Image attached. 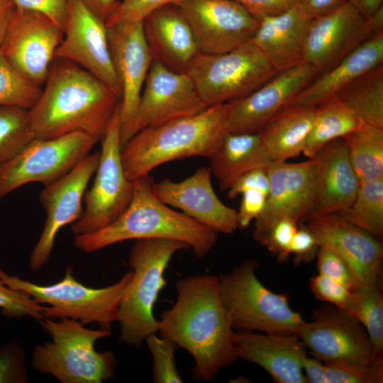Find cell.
I'll list each match as a JSON object with an SVG mask.
<instances>
[{"mask_svg": "<svg viewBox=\"0 0 383 383\" xmlns=\"http://www.w3.org/2000/svg\"><path fill=\"white\" fill-rule=\"evenodd\" d=\"M176 288L177 301L162 312L158 332L192 356L199 379L213 381L238 359L236 332L221 299L218 278L212 274L182 278Z\"/></svg>", "mask_w": 383, "mask_h": 383, "instance_id": "obj_1", "label": "cell"}, {"mask_svg": "<svg viewBox=\"0 0 383 383\" xmlns=\"http://www.w3.org/2000/svg\"><path fill=\"white\" fill-rule=\"evenodd\" d=\"M41 94L28 109L35 138L49 139L82 131L101 140L120 98L78 65L52 61Z\"/></svg>", "mask_w": 383, "mask_h": 383, "instance_id": "obj_2", "label": "cell"}, {"mask_svg": "<svg viewBox=\"0 0 383 383\" xmlns=\"http://www.w3.org/2000/svg\"><path fill=\"white\" fill-rule=\"evenodd\" d=\"M133 182V196L125 211L106 227L75 235L74 243L78 250L91 252L128 240L164 238L187 244L200 259L211 251L218 233L161 201L154 192L150 174Z\"/></svg>", "mask_w": 383, "mask_h": 383, "instance_id": "obj_3", "label": "cell"}, {"mask_svg": "<svg viewBox=\"0 0 383 383\" xmlns=\"http://www.w3.org/2000/svg\"><path fill=\"white\" fill-rule=\"evenodd\" d=\"M227 115V103L221 104L140 131L121 148L126 175L133 181L167 162L195 156L209 158L229 133Z\"/></svg>", "mask_w": 383, "mask_h": 383, "instance_id": "obj_4", "label": "cell"}, {"mask_svg": "<svg viewBox=\"0 0 383 383\" xmlns=\"http://www.w3.org/2000/svg\"><path fill=\"white\" fill-rule=\"evenodd\" d=\"M39 322L52 340L34 348L32 365L36 370L62 383H101L113 378V353L95 349L99 340L111 335L109 330L89 329L70 318H43Z\"/></svg>", "mask_w": 383, "mask_h": 383, "instance_id": "obj_5", "label": "cell"}, {"mask_svg": "<svg viewBox=\"0 0 383 383\" xmlns=\"http://www.w3.org/2000/svg\"><path fill=\"white\" fill-rule=\"evenodd\" d=\"M189 249L187 244L176 240H136L128 258L133 277L118 310L121 341L140 347L148 336L158 332L153 308L167 284L165 270L176 252Z\"/></svg>", "mask_w": 383, "mask_h": 383, "instance_id": "obj_6", "label": "cell"}, {"mask_svg": "<svg viewBox=\"0 0 383 383\" xmlns=\"http://www.w3.org/2000/svg\"><path fill=\"white\" fill-rule=\"evenodd\" d=\"M133 277L130 270L116 283L102 288L86 287L75 279L72 267L62 279L50 285H39L6 273L0 267V280L7 287L23 292L39 304H47L45 318H70L84 325L96 323L109 330L117 321L120 304Z\"/></svg>", "mask_w": 383, "mask_h": 383, "instance_id": "obj_7", "label": "cell"}, {"mask_svg": "<svg viewBox=\"0 0 383 383\" xmlns=\"http://www.w3.org/2000/svg\"><path fill=\"white\" fill-rule=\"evenodd\" d=\"M257 268L256 261L246 260L218 277L221 299L233 328L296 335L304 321L301 315L291 308L287 294L263 285Z\"/></svg>", "mask_w": 383, "mask_h": 383, "instance_id": "obj_8", "label": "cell"}, {"mask_svg": "<svg viewBox=\"0 0 383 383\" xmlns=\"http://www.w3.org/2000/svg\"><path fill=\"white\" fill-rule=\"evenodd\" d=\"M277 72L250 40L221 54L200 52L186 71L208 106L243 97Z\"/></svg>", "mask_w": 383, "mask_h": 383, "instance_id": "obj_9", "label": "cell"}, {"mask_svg": "<svg viewBox=\"0 0 383 383\" xmlns=\"http://www.w3.org/2000/svg\"><path fill=\"white\" fill-rule=\"evenodd\" d=\"M120 103L101 140L99 165L91 187L84 196L85 206L80 218L71 225L75 235L96 232L113 222L128 207L133 182L126 175L121 152Z\"/></svg>", "mask_w": 383, "mask_h": 383, "instance_id": "obj_10", "label": "cell"}, {"mask_svg": "<svg viewBox=\"0 0 383 383\" xmlns=\"http://www.w3.org/2000/svg\"><path fill=\"white\" fill-rule=\"evenodd\" d=\"M99 141L82 131L49 139L35 138L0 166V201L30 182L48 185L72 170Z\"/></svg>", "mask_w": 383, "mask_h": 383, "instance_id": "obj_11", "label": "cell"}, {"mask_svg": "<svg viewBox=\"0 0 383 383\" xmlns=\"http://www.w3.org/2000/svg\"><path fill=\"white\" fill-rule=\"evenodd\" d=\"M63 36V30L46 15L16 9L0 48L17 72L41 87Z\"/></svg>", "mask_w": 383, "mask_h": 383, "instance_id": "obj_12", "label": "cell"}, {"mask_svg": "<svg viewBox=\"0 0 383 383\" xmlns=\"http://www.w3.org/2000/svg\"><path fill=\"white\" fill-rule=\"evenodd\" d=\"M296 335L324 363L366 365L383 360L374 358L361 323L335 306L317 309L311 321L303 322Z\"/></svg>", "mask_w": 383, "mask_h": 383, "instance_id": "obj_13", "label": "cell"}, {"mask_svg": "<svg viewBox=\"0 0 383 383\" xmlns=\"http://www.w3.org/2000/svg\"><path fill=\"white\" fill-rule=\"evenodd\" d=\"M99 158L100 152L89 154L68 173L44 186L40 192L39 200L45 211L46 218L30 256V268L33 272L48 261L59 231L82 216V199L96 170Z\"/></svg>", "mask_w": 383, "mask_h": 383, "instance_id": "obj_14", "label": "cell"}, {"mask_svg": "<svg viewBox=\"0 0 383 383\" xmlns=\"http://www.w3.org/2000/svg\"><path fill=\"white\" fill-rule=\"evenodd\" d=\"M318 74L314 67L303 62L277 72L249 94L227 102L229 133H259Z\"/></svg>", "mask_w": 383, "mask_h": 383, "instance_id": "obj_15", "label": "cell"}, {"mask_svg": "<svg viewBox=\"0 0 383 383\" xmlns=\"http://www.w3.org/2000/svg\"><path fill=\"white\" fill-rule=\"evenodd\" d=\"M144 84L129 140L145 128L194 116L209 107L187 73L172 71L157 60H152Z\"/></svg>", "mask_w": 383, "mask_h": 383, "instance_id": "obj_16", "label": "cell"}, {"mask_svg": "<svg viewBox=\"0 0 383 383\" xmlns=\"http://www.w3.org/2000/svg\"><path fill=\"white\" fill-rule=\"evenodd\" d=\"M178 7L201 53L221 54L250 41L260 22L233 0H183Z\"/></svg>", "mask_w": 383, "mask_h": 383, "instance_id": "obj_17", "label": "cell"}, {"mask_svg": "<svg viewBox=\"0 0 383 383\" xmlns=\"http://www.w3.org/2000/svg\"><path fill=\"white\" fill-rule=\"evenodd\" d=\"M67 1L64 36L55 58L70 60L91 72L121 100V87L111 60L106 23L82 0Z\"/></svg>", "mask_w": 383, "mask_h": 383, "instance_id": "obj_18", "label": "cell"}, {"mask_svg": "<svg viewBox=\"0 0 383 383\" xmlns=\"http://www.w3.org/2000/svg\"><path fill=\"white\" fill-rule=\"evenodd\" d=\"M112 63L121 87L120 126L121 148L129 140L141 91L152 62L143 21L122 22L107 26Z\"/></svg>", "mask_w": 383, "mask_h": 383, "instance_id": "obj_19", "label": "cell"}, {"mask_svg": "<svg viewBox=\"0 0 383 383\" xmlns=\"http://www.w3.org/2000/svg\"><path fill=\"white\" fill-rule=\"evenodd\" d=\"M267 171L270 189L265 209L255 220V240L282 218L297 223L308 218L316 196L318 163L315 157L298 163L272 162Z\"/></svg>", "mask_w": 383, "mask_h": 383, "instance_id": "obj_20", "label": "cell"}, {"mask_svg": "<svg viewBox=\"0 0 383 383\" xmlns=\"http://www.w3.org/2000/svg\"><path fill=\"white\" fill-rule=\"evenodd\" d=\"M377 34L370 19L347 2L328 14L312 19L303 61L314 67L319 74L326 72Z\"/></svg>", "mask_w": 383, "mask_h": 383, "instance_id": "obj_21", "label": "cell"}, {"mask_svg": "<svg viewBox=\"0 0 383 383\" xmlns=\"http://www.w3.org/2000/svg\"><path fill=\"white\" fill-rule=\"evenodd\" d=\"M306 226L320 245L334 251L347 263L358 285L381 284L383 246L379 239L335 213L309 216Z\"/></svg>", "mask_w": 383, "mask_h": 383, "instance_id": "obj_22", "label": "cell"}, {"mask_svg": "<svg viewBox=\"0 0 383 383\" xmlns=\"http://www.w3.org/2000/svg\"><path fill=\"white\" fill-rule=\"evenodd\" d=\"M210 167H201L180 182L164 179L153 184L156 196L165 204L219 233L232 234L239 228L238 211L225 205L211 184Z\"/></svg>", "mask_w": 383, "mask_h": 383, "instance_id": "obj_23", "label": "cell"}, {"mask_svg": "<svg viewBox=\"0 0 383 383\" xmlns=\"http://www.w3.org/2000/svg\"><path fill=\"white\" fill-rule=\"evenodd\" d=\"M238 358L262 367L278 383H306L302 362L305 346L294 334L235 333Z\"/></svg>", "mask_w": 383, "mask_h": 383, "instance_id": "obj_24", "label": "cell"}, {"mask_svg": "<svg viewBox=\"0 0 383 383\" xmlns=\"http://www.w3.org/2000/svg\"><path fill=\"white\" fill-rule=\"evenodd\" d=\"M152 60L168 69L184 72L200 53L189 23L177 5L160 7L143 21Z\"/></svg>", "mask_w": 383, "mask_h": 383, "instance_id": "obj_25", "label": "cell"}, {"mask_svg": "<svg viewBox=\"0 0 383 383\" xmlns=\"http://www.w3.org/2000/svg\"><path fill=\"white\" fill-rule=\"evenodd\" d=\"M318 163L316 200L311 216L338 213L354 201L360 181L343 138L333 140L314 157Z\"/></svg>", "mask_w": 383, "mask_h": 383, "instance_id": "obj_26", "label": "cell"}, {"mask_svg": "<svg viewBox=\"0 0 383 383\" xmlns=\"http://www.w3.org/2000/svg\"><path fill=\"white\" fill-rule=\"evenodd\" d=\"M312 19L296 4L283 13L260 19L250 41L277 72L290 68L304 62Z\"/></svg>", "mask_w": 383, "mask_h": 383, "instance_id": "obj_27", "label": "cell"}, {"mask_svg": "<svg viewBox=\"0 0 383 383\" xmlns=\"http://www.w3.org/2000/svg\"><path fill=\"white\" fill-rule=\"evenodd\" d=\"M382 64L383 32L361 43L328 71L319 74L291 105L316 108L335 98L356 78Z\"/></svg>", "mask_w": 383, "mask_h": 383, "instance_id": "obj_28", "label": "cell"}, {"mask_svg": "<svg viewBox=\"0 0 383 383\" xmlns=\"http://www.w3.org/2000/svg\"><path fill=\"white\" fill-rule=\"evenodd\" d=\"M209 160L211 173L222 191L228 190L245 172L267 168L272 162L260 133H228Z\"/></svg>", "mask_w": 383, "mask_h": 383, "instance_id": "obj_29", "label": "cell"}, {"mask_svg": "<svg viewBox=\"0 0 383 383\" xmlns=\"http://www.w3.org/2000/svg\"><path fill=\"white\" fill-rule=\"evenodd\" d=\"M316 108L292 104L272 118L259 132L272 162H284L304 150Z\"/></svg>", "mask_w": 383, "mask_h": 383, "instance_id": "obj_30", "label": "cell"}, {"mask_svg": "<svg viewBox=\"0 0 383 383\" xmlns=\"http://www.w3.org/2000/svg\"><path fill=\"white\" fill-rule=\"evenodd\" d=\"M362 123L341 101L333 98L316 107L303 153L313 158L331 141L342 138Z\"/></svg>", "mask_w": 383, "mask_h": 383, "instance_id": "obj_31", "label": "cell"}, {"mask_svg": "<svg viewBox=\"0 0 383 383\" xmlns=\"http://www.w3.org/2000/svg\"><path fill=\"white\" fill-rule=\"evenodd\" d=\"M335 98L363 123L383 129V64L356 78Z\"/></svg>", "mask_w": 383, "mask_h": 383, "instance_id": "obj_32", "label": "cell"}, {"mask_svg": "<svg viewBox=\"0 0 383 383\" xmlns=\"http://www.w3.org/2000/svg\"><path fill=\"white\" fill-rule=\"evenodd\" d=\"M360 183L383 178V129L365 123L344 136Z\"/></svg>", "mask_w": 383, "mask_h": 383, "instance_id": "obj_33", "label": "cell"}, {"mask_svg": "<svg viewBox=\"0 0 383 383\" xmlns=\"http://www.w3.org/2000/svg\"><path fill=\"white\" fill-rule=\"evenodd\" d=\"M378 239L383 236V178L360 183L353 203L335 213Z\"/></svg>", "mask_w": 383, "mask_h": 383, "instance_id": "obj_34", "label": "cell"}, {"mask_svg": "<svg viewBox=\"0 0 383 383\" xmlns=\"http://www.w3.org/2000/svg\"><path fill=\"white\" fill-rule=\"evenodd\" d=\"M380 285L359 284L353 291L357 299L354 316L365 328L377 360L383 359V296Z\"/></svg>", "mask_w": 383, "mask_h": 383, "instance_id": "obj_35", "label": "cell"}, {"mask_svg": "<svg viewBox=\"0 0 383 383\" xmlns=\"http://www.w3.org/2000/svg\"><path fill=\"white\" fill-rule=\"evenodd\" d=\"M28 109L14 105H0V166L35 139Z\"/></svg>", "mask_w": 383, "mask_h": 383, "instance_id": "obj_36", "label": "cell"}, {"mask_svg": "<svg viewBox=\"0 0 383 383\" xmlns=\"http://www.w3.org/2000/svg\"><path fill=\"white\" fill-rule=\"evenodd\" d=\"M41 91V87L28 81L11 67L0 48V105H14L30 109Z\"/></svg>", "mask_w": 383, "mask_h": 383, "instance_id": "obj_37", "label": "cell"}, {"mask_svg": "<svg viewBox=\"0 0 383 383\" xmlns=\"http://www.w3.org/2000/svg\"><path fill=\"white\" fill-rule=\"evenodd\" d=\"M153 360V382H182L175 363L174 352L178 347L172 340L155 334L145 339Z\"/></svg>", "mask_w": 383, "mask_h": 383, "instance_id": "obj_38", "label": "cell"}, {"mask_svg": "<svg viewBox=\"0 0 383 383\" xmlns=\"http://www.w3.org/2000/svg\"><path fill=\"white\" fill-rule=\"evenodd\" d=\"M326 383H382L383 360L366 365L324 363Z\"/></svg>", "mask_w": 383, "mask_h": 383, "instance_id": "obj_39", "label": "cell"}, {"mask_svg": "<svg viewBox=\"0 0 383 383\" xmlns=\"http://www.w3.org/2000/svg\"><path fill=\"white\" fill-rule=\"evenodd\" d=\"M310 287L317 299L328 302L354 316L357 304L354 292L319 273L311 278Z\"/></svg>", "mask_w": 383, "mask_h": 383, "instance_id": "obj_40", "label": "cell"}, {"mask_svg": "<svg viewBox=\"0 0 383 383\" xmlns=\"http://www.w3.org/2000/svg\"><path fill=\"white\" fill-rule=\"evenodd\" d=\"M0 308L1 313L13 318L30 316L40 321L45 318L43 306L28 294L13 289L0 280Z\"/></svg>", "mask_w": 383, "mask_h": 383, "instance_id": "obj_41", "label": "cell"}, {"mask_svg": "<svg viewBox=\"0 0 383 383\" xmlns=\"http://www.w3.org/2000/svg\"><path fill=\"white\" fill-rule=\"evenodd\" d=\"M298 228V223L284 218L276 221L257 240L275 255L280 262L287 261L291 255V245Z\"/></svg>", "mask_w": 383, "mask_h": 383, "instance_id": "obj_42", "label": "cell"}, {"mask_svg": "<svg viewBox=\"0 0 383 383\" xmlns=\"http://www.w3.org/2000/svg\"><path fill=\"white\" fill-rule=\"evenodd\" d=\"M28 382L25 352L16 340L0 346V383Z\"/></svg>", "mask_w": 383, "mask_h": 383, "instance_id": "obj_43", "label": "cell"}, {"mask_svg": "<svg viewBox=\"0 0 383 383\" xmlns=\"http://www.w3.org/2000/svg\"><path fill=\"white\" fill-rule=\"evenodd\" d=\"M316 257L319 274L341 283L353 292L357 287V281L349 266L334 251L320 245Z\"/></svg>", "mask_w": 383, "mask_h": 383, "instance_id": "obj_44", "label": "cell"}, {"mask_svg": "<svg viewBox=\"0 0 383 383\" xmlns=\"http://www.w3.org/2000/svg\"><path fill=\"white\" fill-rule=\"evenodd\" d=\"M183 0H123L106 22L111 26L122 22L143 21L154 10L163 6L179 5Z\"/></svg>", "mask_w": 383, "mask_h": 383, "instance_id": "obj_45", "label": "cell"}, {"mask_svg": "<svg viewBox=\"0 0 383 383\" xmlns=\"http://www.w3.org/2000/svg\"><path fill=\"white\" fill-rule=\"evenodd\" d=\"M320 243L315 234L306 226H298L291 245V255L295 263L308 262L317 254Z\"/></svg>", "mask_w": 383, "mask_h": 383, "instance_id": "obj_46", "label": "cell"}, {"mask_svg": "<svg viewBox=\"0 0 383 383\" xmlns=\"http://www.w3.org/2000/svg\"><path fill=\"white\" fill-rule=\"evenodd\" d=\"M16 9L42 13L64 30L67 18V0H13Z\"/></svg>", "mask_w": 383, "mask_h": 383, "instance_id": "obj_47", "label": "cell"}, {"mask_svg": "<svg viewBox=\"0 0 383 383\" xmlns=\"http://www.w3.org/2000/svg\"><path fill=\"white\" fill-rule=\"evenodd\" d=\"M269 189L270 179L267 168H256L239 177L228 189L227 196L234 199L250 189L260 190L267 196Z\"/></svg>", "mask_w": 383, "mask_h": 383, "instance_id": "obj_48", "label": "cell"}, {"mask_svg": "<svg viewBox=\"0 0 383 383\" xmlns=\"http://www.w3.org/2000/svg\"><path fill=\"white\" fill-rule=\"evenodd\" d=\"M241 195L238 216L239 228H245L262 213L266 204L267 194L260 190L250 189Z\"/></svg>", "mask_w": 383, "mask_h": 383, "instance_id": "obj_49", "label": "cell"}, {"mask_svg": "<svg viewBox=\"0 0 383 383\" xmlns=\"http://www.w3.org/2000/svg\"><path fill=\"white\" fill-rule=\"evenodd\" d=\"M243 6L260 21L262 18L284 12L296 4L297 0H233Z\"/></svg>", "mask_w": 383, "mask_h": 383, "instance_id": "obj_50", "label": "cell"}, {"mask_svg": "<svg viewBox=\"0 0 383 383\" xmlns=\"http://www.w3.org/2000/svg\"><path fill=\"white\" fill-rule=\"evenodd\" d=\"M348 2V0H297L296 4L310 18L328 14Z\"/></svg>", "mask_w": 383, "mask_h": 383, "instance_id": "obj_51", "label": "cell"}, {"mask_svg": "<svg viewBox=\"0 0 383 383\" xmlns=\"http://www.w3.org/2000/svg\"><path fill=\"white\" fill-rule=\"evenodd\" d=\"M302 367L307 382L326 383L325 364L321 360L306 355L303 360Z\"/></svg>", "mask_w": 383, "mask_h": 383, "instance_id": "obj_52", "label": "cell"}, {"mask_svg": "<svg viewBox=\"0 0 383 383\" xmlns=\"http://www.w3.org/2000/svg\"><path fill=\"white\" fill-rule=\"evenodd\" d=\"M86 6L105 23L120 1L118 0H82Z\"/></svg>", "mask_w": 383, "mask_h": 383, "instance_id": "obj_53", "label": "cell"}, {"mask_svg": "<svg viewBox=\"0 0 383 383\" xmlns=\"http://www.w3.org/2000/svg\"><path fill=\"white\" fill-rule=\"evenodd\" d=\"M16 10L13 0H0V45Z\"/></svg>", "mask_w": 383, "mask_h": 383, "instance_id": "obj_54", "label": "cell"}, {"mask_svg": "<svg viewBox=\"0 0 383 383\" xmlns=\"http://www.w3.org/2000/svg\"><path fill=\"white\" fill-rule=\"evenodd\" d=\"M363 17L367 18L382 8L383 0H348Z\"/></svg>", "mask_w": 383, "mask_h": 383, "instance_id": "obj_55", "label": "cell"}]
</instances>
